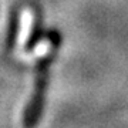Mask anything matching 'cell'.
I'll return each instance as SVG.
<instances>
[{
	"label": "cell",
	"mask_w": 128,
	"mask_h": 128,
	"mask_svg": "<svg viewBox=\"0 0 128 128\" xmlns=\"http://www.w3.org/2000/svg\"><path fill=\"white\" fill-rule=\"evenodd\" d=\"M51 50V43L50 40H47V38H43L37 43L34 48H33L32 53H22V54H18L17 57L20 60H23L26 63H33V61H36V60H40L43 57H46Z\"/></svg>",
	"instance_id": "2"
},
{
	"label": "cell",
	"mask_w": 128,
	"mask_h": 128,
	"mask_svg": "<svg viewBox=\"0 0 128 128\" xmlns=\"http://www.w3.org/2000/svg\"><path fill=\"white\" fill-rule=\"evenodd\" d=\"M33 24H34V12L28 7H24L18 18V30L16 37V56L24 53V47L27 46L32 36Z\"/></svg>",
	"instance_id": "1"
}]
</instances>
